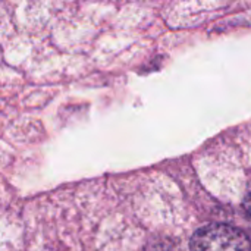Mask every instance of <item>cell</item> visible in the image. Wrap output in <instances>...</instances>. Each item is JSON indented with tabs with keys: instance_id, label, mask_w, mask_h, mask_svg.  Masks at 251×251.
<instances>
[{
	"instance_id": "7a4b0ae2",
	"label": "cell",
	"mask_w": 251,
	"mask_h": 251,
	"mask_svg": "<svg viewBox=\"0 0 251 251\" xmlns=\"http://www.w3.org/2000/svg\"><path fill=\"white\" fill-rule=\"evenodd\" d=\"M147 251H178L175 244L169 240H163V238H159V240H153L149 247Z\"/></svg>"
},
{
	"instance_id": "6da1fadb",
	"label": "cell",
	"mask_w": 251,
	"mask_h": 251,
	"mask_svg": "<svg viewBox=\"0 0 251 251\" xmlns=\"http://www.w3.org/2000/svg\"><path fill=\"white\" fill-rule=\"evenodd\" d=\"M191 251H251L249 237L229 225L212 224L200 228L190 241Z\"/></svg>"
},
{
	"instance_id": "3957f363",
	"label": "cell",
	"mask_w": 251,
	"mask_h": 251,
	"mask_svg": "<svg viewBox=\"0 0 251 251\" xmlns=\"http://www.w3.org/2000/svg\"><path fill=\"white\" fill-rule=\"evenodd\" d=\"M244 209L246 212L251 216V184L247 188V193H246V197H244Z\"/></svg>"
}]
</instances>
